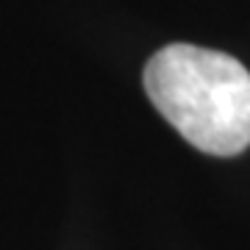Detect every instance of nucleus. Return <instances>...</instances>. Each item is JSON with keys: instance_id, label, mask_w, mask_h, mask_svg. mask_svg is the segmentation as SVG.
<instances>
[{"instance_id": "1", "label": "nucleus", "mask_w": 250, "mask_h": 250, "mask_svg": "<svg viewBox=\"0 0 250 250\" xmlns=\"http://www.w3.org/2000/svg\"><path fill=\"white\" fill-rule=\"evenodd\" d=\"M145 92L200 153L228 159L250 147V72L239 59L172 42L147 59Z\"/></svg>"}]
</instances>
